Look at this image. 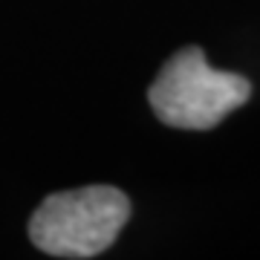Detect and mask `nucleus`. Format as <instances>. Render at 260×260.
<instances>
[{"instance_id":"obj_2","label":"nucleus","mask_w":260,"mask_h":260,"mask_svg":"<svg viewBox=\"0 0 260 260\" xmlns=\"http://www.w3.org/2000/svg\"><path fill=\"white\" fill-rule=\"evenodd\" d=\"M130 217V200L113 185H87L52 194L29 220V237L52 257H95Z\"/></svg>"},{"instance_id":"obj_1","label":"nucleus","mask_w":260,"mask_h":260,"mask_svg":"<svg viewBox=\"0 0 260 260\" xmlns=\"http://www.w3.org/2000/svg\"><path fill=\"white\" fill-rule=\"evenodd\" d=\"M249 78L214 70L200 47H185L165 61L148 90L159 121L179 130H211L249 102Z\"/></svg>"}]
</instances>
